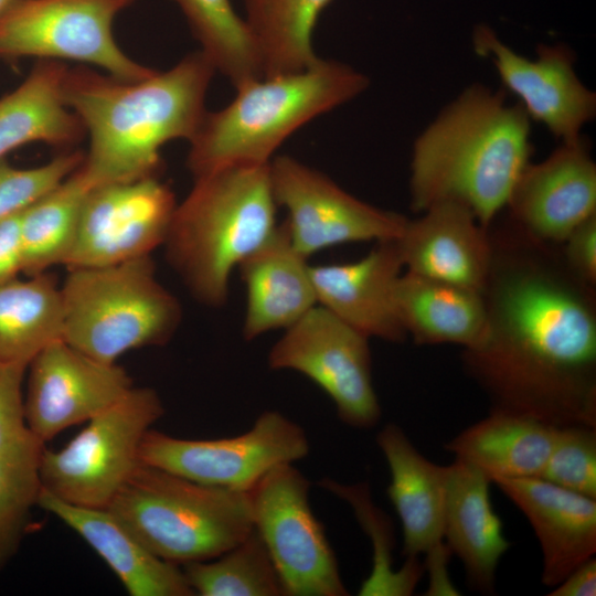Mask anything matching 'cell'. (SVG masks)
<instances>
[{"label":"cell","instance_id":"603a6c76","mask_svg":"<svg viewBox=\"0 0 596 596\" xmlns=\"http://www.w3.org/2000/svg\"><path fill=\"white\" fill-rule=\"evenodd\" d=\"M237 268L246 290V341L287 329L317 305L311 265L294 246L284 222Z\"/></svg>","mask_w":596,"mask_h":596},{"label":"cell","instance_id":"7c38bea8","mask_svg":"<svg viewBox=\"0 0 596 596\" xmlns=\"http://www.w3.org/2000/svg\"><path fill=\"white\" fill-rule=\"evenodd\" d=\"M369 338L320 305L285 329L268 353L272 370L301 373L333 402L354 428L374 427L381 406L372 380Z\"/></svg>","mask_w":596,"mask_h":596},{"label":"cell","instance_id":"7402d4cb","mask_svg":"<svg viewBox=\"0 0 596 596\" xmlns=\"http://www.w3.org/2000/svg\"><path fill=\"white\" fill-rule=\"evenodd\" d=\"M491 483L464 460L445 466L444 541L461 561L470 587L483 595L494 594L499 562L511 546L491 502Z\"/></svg>","mask_w":596,"mask_h":596},{"label":"cell","instance_id":"5bb4252c","mask_svg":"<svg viewBox=\"0 0 596 596\" xmlns=\"http://www.w3.org/2000/svg\"><path fill=\"white\" fill-rule=\"evenodd\" d=\"M178 202L157 175L87 191L67 269L151 256L163 246Z\"/></svg>","mask_w":596,"mask_h":596},{"label":"cell","instance_id":"cb8c5ba5","mask_svg":"<svg viewBox=\"0 0 596 596\" xmlns=\"http://www.w3.org/2000/svg\"><path fill=\"white\" fill-rule=\"evenodd\" d=\"M38 507L76 532L105 561L130 596L194 595L182 568L150 552L109 510L71 504L42 488Z\"/></svg>","mask_w":596,"mask_h":596},{"label":"cell","instance_id":"ab89813d","mask_svg":"<svg viewBox=\"0 0 596 596\" xmlns=\"http://www.w3.org/2000/svg\"><path fill=\"white\" fill-rule=\"evenodd\" d=\"M246 1V0H245Z\"/></svg>","mask_w":596,"mask_h":596},{"label":"cell","instance_id":"ffe728a7","mask_svg":"<svg viewBox=\"0 0 596 596\" xmlns=\"http://www.w3.org/2000/svg\"><path fill=\"white\" fill-rule=\"evenodd\" d=\"M422 213L407 220L397 240L405 272L482 291L492 257L488 228L455 201Z\"/></svg>","mask_w":596,"mask_h":596},{"label":"cell","instance_id":"8fae6325","mask_svg":"<svg viewBox=\"0 0 596 596\" xmlns=\"http://www.w3.org/2000/svg\"><path fill=\"white\" fill-rule=\"evenodd\" d=\"M309 450L300 425L278 411H265L233 437L185 439L149 429L139 459L200 483L249 491L274 467L294 464Z\"/></svg>","mask_w":596,"mask_h":596},{"label":"cell","instance_id":"74e56055","mask_svg":"<svg viewBox=\"0 0 596 596\" xmlns=\"http://www.w3.org/2000/svg\"><path fill=\"white\" fill-rule=\"evenodd\" d=\"M550 596H595L596 558L593 556L575 567L565 578L553 587Z\"/></svg>","mask_w":596,"mask_h":596},{"label":"cell","instance_id":"6da1fadb","mask_svg":"<svg viewBox=\"0 0 596 596\" xmlns=\"http://www.w3.org/2000/svg\"><path fill=\"white\" fill-rule=\"evenodd\" d=\"M488 231L486 326L464 349L465 371L490 409L553 427L596 426L595 286L571 270L560 244L531 237L509 217Z\"/></svg>","mask_w":596,"mask_h":596},{"label":"cell","instance_id":"d6986e66","mask_svg":"<svg viewBox=\"0 0 596 596\" xmlns=\"http://www.w3.org/2000/svg\"><path fill=\"white\" fill-rule=\"evenodd\" d=\"M404 264L397 240L380 242L350 263L311 265L317 305L370 338L402 342L406 338L394 292Z\"/></svg>","mask_w":596,"mask_h":596},{"label":"cell","instance_id":"4fadbf2b","mask_svg":"<svg viewBox=\"0 0 596 596\" xmlns=\"http://www.w3.org/2000/svg\"><path fill=\"white\" fill-rule=\"evenodd\" d=\"M269 175L275 202L287 211L290 240L306 257L345 243L398 240L408 220L359 200L290 156L274 158Z\"/></svg>","mask_w":596,"mask_h":596},{"label":"cell","instance_id":"d6a6232c","mask_svg":"<svg viewBox=\"0 0 596 596\" xmlns=\"http://www.w3.org/2000/svg\"><path fill=\"white\" fill-rule=\"evenodd\" d=\"M194 595L284 596L272 557L255 529L220 556L182 565Z\"/></svg>","mask_w":596,"mask_h":596},{"label":"cell","instance_id":"836d02e7","mask_svg":"<svg viewBox=\"0 0 596 596\" xmlns=\"http://www.w3.org/2000/svg\"><path fill=\"white\" fill-rule=\"evenodd\" d=\"M541 478L596 499V426L555 427Z\"/></svg>","mask_w":596,"mask_h":596},{"label":"cell","instance_id":"277c9868","mask_svg":"<svg viewBox=\"0 0 596 596\" xmlns=\"http://www.w3.org/2000/svg\"><path fill=\"white\" fill-rule=\"evenodd\" d=\"M276 207L269 164L194 179L177 204L163 247L195 300L212 308L225 305L233 270L275 231Z\"/></svg>","mask_w":596,"mask_h":596},{"label":"cell","instance_id":"3957f363","mask_svg":"<svg viewBox=\"0 0 596 596\" xmlns=\"http://www.w3.org/2000/svg\"><path fill=\"white\" fill-rule=\"evenodd\" d=\"M530 118L504 93L472 85L417 137L411 161L412 207L441 201L467 206L488 228L505 209L530 162Z\"/></svg>","mask_w":596,"mask_h":596},{"label":"cell","instance_id":"f546056e","mask_svg":"<svg viewBox=\"0 0 596 596\" xmlns=\"http://www.w3.org/2000/svg\"><path fill=\"white\" fill-rule=\"evenodd\" d=\"M89 189L77 168L21 213L23 275H39L66 264L82 202Z\"/></svg>","mask_w":596,"mask_h":596},{"label":"cell","instance_id":"4dcf8cb0","mask_svg":"<svg viewBox=\"0 0 596 596\" xmlns=\"http://www.w3.org/2000/svg\"><path fill=\"white\" fill-rule=\"evenodd\" d=\"M201 51L236 88L263 77L260 56L246 19L231 0H172Z\"/></svg>","mask_w":596,"mask_h":596},{"label":"cell","instance_id":"60d3db41","mask_svg":"<svg viewBox=\"0 0 596 596\" xmlns=\"http://www.w3.org/2000/svg\"><path fill=\"white\" fill-rule=\"evenodd\" d=\"M136 1V0H135Z\"/></svg>","mask_w":596,"mask_h":596},{"label":"cell","instance_id":"8992f818","mask_svg":"<svg viewBox=\"0 0 596 596\" xmlns=\"http://www.w3.org/2000/svg\"><path fill=\"white\" fill-rule=\"evenodd\" d=\"M107 510L150 552L179 566L215 558L254 529L248 491L200 483L141 461Z\"/></svg>","mask_w":596,"mask_h":596},{"label":"cell","instance_id":"9a60e30c","mask_svg":"<svg viewBox=\"0 0 596 596\" xmlns=\"http://www.w3.org/2000/svg\"><path fill=\"white\" fill-rule=\"evenodd\" d=\"M28 368L24 416L44 444L64 429L88 422L134 386L123 366L98 361L63 339L40 351Z\"/></svg>","mask_w":596,"mask_h":596},{"label":"cell","instance_id":"83f0119b","mask_svg":"<svg viewBox=\"0 0 596 596\" xmlns=\"http://www.w3.org/2000/svg\"><path fill=\"white\" fill-rule=\"evenodd\" d=\"M0 284V362L29 366L62 339L61 286L47 272Z\"/></svg>","mask_w":596,"mask_h":596},{"label":"cell","instance_id":"5b68a950","mask_svg":"<svg viewBox=\"0 0 596 596\" xmlns=\"http://www.w3.org/2000/svg\"><path fill=\"white\" fill-rule=\"evenodd\" d=\"M368 86L362 73L323 58L300 72L252 81L236 88L227 106L206 111L189 141L187 167L198 179L227 168L269 164L296 130Z\"/></svg>","mask_w":596,"mask_h":596},{"label":"cell","instance_id":"7a4b0ae2","mask_svg":"<svg viewBox=\"0 0 596 596\" xmlns=\"http://www.w3.org/2000/svg\"><path fill=\"white\" fill-rule=\"evenodd\" d=\"M215 72L202 51L140 81H123L87 67L67 70L64 103L89 137L78 167L85 183L92 189L158 177L161 147L175 139L190 141L196 134Z\"/></svg>","mask_w":596,"mask_h":596},{"label":"cell","instance_id":"8d00e7d4","mask_svg":"<svg viewBox=\"0 0 596 596\" xmlns=\"http://www.w3.org/2000/svg\"><path fill=\"white\" fill-rule=\"evenodd\" d=\"M21 213L0 221V284L23 274Z\"/></svg>","mask_w":596,"mask_h":596},{"label":"cell","instance_id":"d590c367","mask_svg":"<svg viewBox=\"0 0 596 596\" xmlns=\"http://www.w3.org/2000/svg\"><path fill=\"white\" fill-rule=\"evenodd\" d=\"M561 245L571 270L589 285H596V214L576 226Z\"/></svg>","mask_w":596,"mask_h":596},{"label":"cell","instance_id":"e0dca14e","mask_svg":"<svg viewBox=\"0 0 596 596\" xmlns=\"http://www.w3.org/2000/svg\"><path fill=\"white\" fill-rule=\"evenodd\" d=\"M376 444L391 475L386 493L401 521L402 554L425 556L428 595H457L447 571L451 554L444 541L445 466L422 455L395 423L382 427Z\"/></svg>","mask_w":596,"mask_h":596},{"label":"cell","instance_id":"30bf717a","mask_svg":"<svg viewBox=\"0 0 596 596\" xmlns=\"http://www.w3.org/2000/svg\"><path fill=\"white\" fill-rule=\"evenodd\" d=\"M310 482L292 464L269 470L248 492L254 529L286 596H345L336 554L309 502Z\"/></svg>","mask_w":596,"mask_h":596},{"label":"cell","instance_id":"ac0fdd59","mask_svg":"<svg viewBox=\"0 0 596 596\" xmlns=\"http://www.w3.org/2000/svg\"><path fill=\"white\" fill-rule=\"evenodd\" d=\"M505 209L524 233L552 244H562L576 226L595 215L596 164L585 139L564 140L546 159L528 162Z\"/></svg>","mask_w":596,"mask_h":596},{"label":"cell","instance_id":"d4e9b609","mask_svg":"<svg viewBox=\"0 0 596 596\" xmlns=\"http://www.w3.org/2000/svg\"><path fill=\"white\" fill-rule=\"evenodd\" d=\"M394 301L403 330L417 344L468 349L483 333L481 291L405 272L397 280Z\"/></svg>","mask_w":596,"mask_h":596},{"label":"cell","instance_id":"f1b7e54d","mask_svg":"<svg viewBox=\"0 0 596 596\" xmlns=\"http://www.w3.org/2000/svg\"><path fill=\"white\" fill-rule=\"evenodd\" d=\"M332 0H246V21L260 56L263 77L304 71L319 57L312 32Z\"/></svg>","mask_w":596,"mask_h":596},{"label":"cell","instance_id":"4316f807","mask_svg":"<svg viewBox=\"0 0 596 596\" xmlns=\"http://www.w3.org/2000/svg\"><path fill=\"white\" fill-rule=\"evenodd\" d=\"M554 434L555 427L534 418L490 409L487 417L460 432L445 448L483 471L491 481L540 477Z\"/></svg>","mask_w":596,"mask_h":596},{"label":"cell","instance_id":"e575fe53","mask_svg":"<svg viewBox=\"0 0 596 596\" xmlns=\"http://www.w3.org/2000/svg\"><path fill=\"white\" fill-rule=\"evenodd\" d=\"M81 151H65L45 164L21 169L0 159V221L23 212L52 191L83 162Z\"/></svg>","mask_w":596,"mask_h":596},{"label":"cell","instance_id":"2e32d148","mask_svg":"<svg viewBox=\"0 0 596 596\" xmlns=\"http://www.w3.org/2000/svg\"><path fill=\"white\" fill-rule=\"evenodd\" d=\"M476 52L488 57L529 118L542 123L562 141L575 139L596 114V95L578 78L574 53L564 44H540L529 60L503 43L486 24L472 34Z\"/></svg>","mask_w":596,"mask_h":596},{"label":"cell","instance_id":"f35d334b","mask_svg":"<svg viewBox=\"0 0 596 596\" xmlns=\"http://www.w3.org/2000/svg\"><path fill=\"white\" fill-rule=\"evenodd\" d=\"M13 0H0V18Z\"/></svg>","mask_w":596,"mask_h":596},{"label":"cell","instance_id":"1f68e13d","mask_svg":"<svg viewBox=\"0 0 596 596\" xmlns=\"http://www.w3.org/2000/svg\"><path fill=\"white\" fill-rule=\"evenodd\" d=\"M44 448L30 429L0 435V574L17 553L38 507Z\"/></svg>","mask_w":596,"mask_h":596},{"label":"cell","instance_id":"9c48e42d","mask_svg":"<svg viewBox=\"0 0 596 596\" xmlns=\"http://www.w3.org/2000/svg\"><path fill=\"white\" fill-rule=\"evenodd\" d=\"M135 0H13L0 18V57L36 56L93 64L123 81L156 71L126 55L116 43V15Z\"/></svg>","mask_w":596,"mask_h":596},{"label":"cell","instance_id":"484cf974","mask_svg":"<svg viewBox=\"0 0 596 596\" xmlns=\"http://www.w3.org/2000/svg\"><path fill=\"white\" fill-rule=\"evenodd\" d=\"M67 70L60 61L40 60L14 91L0 98V159L29 142L67 148L86 135L64 103Z\"/></svg>","mask_w":596,"mask_h":596},{"label":"cell","instance_id":"44dd1931","mask_svg":"<svg viewBox=\"0 0 596 596\" xmlns=\"http://www.w3.org/2000/svg\"><path fill=\"white\" fill-rule=\"evenodd\" d=\"M526 517L542 551V584L556 586L595 556L596 499L541 477L492 481Z\"/></svg>","mask_w":596,"mask_h":596},{"label":"cell","instance_id":"ba28073f","mask_svg":"<svg viewBox=\"0 0 596 596\" xmlns=\"http://www.w3.org/2000/svg\"><path fill=\"white\" fill-rule=\"evenodd\" d=\"M164 415L156 390L132 386L58 450L44 448L41 488L71 504L107 509L139 465L146 433Z\"/></svg>","mask_w":596,"mask_h":596},{"label":"cell","instance_id":"52a82bcc","mask_svg":"<svg viewBox=\"0 0 596 596\" xmlns=\"http://www.w3.org/2000/svg\"><path fill=\"white\" fill-rule=\"evenodd\" d=\"M61 295L62 339L106 363L167 344L183 316L177 297L158 280L151 256L67 269Z\"/></svg>","mask_w":596,"mask_h":596}]
</instances>
